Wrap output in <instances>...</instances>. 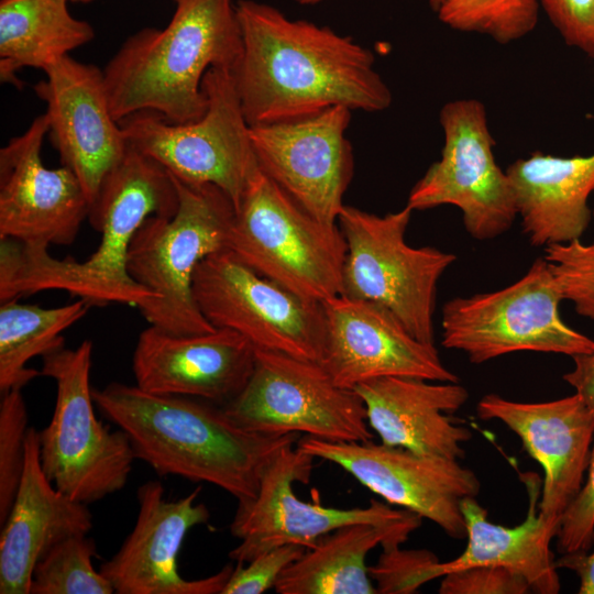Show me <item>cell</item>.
<instances>
[{
  "instance_id": "cell-1",
  "label": "cell",
  "mask_w": 594,
  "mask_h": 594,
  "mask_svg": "<svg viewBox=\"0 0 594 594\" xmlns=\"http://www.w3.org/2000/svg\"><path fill=\"white\" fill-rule=\"evenodd\" d=\"M242 53L232 70L250 125L307 117L333 107L386 110L393 95L374 54L329 26L288 18L255 0L235 2Z\"/></svg>"
},
{
  "instance_id": "cell-2",
  "label": "cell",
  "mask_w": 594,
  "mask_h": 594,
  "mask_svg": "<svg viewBox=\"0 0 594 594\" xmlns=\"http://www.w3.org/2000/svg\"><path fill=\"white\" fill-rule=\"evenodd\" d=\"M178 205L173 176L129 145L89 206L88 220L101 233L97 250L82 262L58 260L46 246L0 238V301L58 289L91 306L120 302L139 308L156 295L130 276V244L148 217L170 218Z\"/></svg>"
},
{
  "instance_id": "cell-3",
  "label": "cell",
  "mask_w": 594,
  "mask_h": 594,
  "mask_svg": "<svg viewBox=\"0 0 594 594\" xmlns=\"http://www.w3.org/2000/svg\"><path fill=\"white\" fill-rule=\"evenodd\" d=\"M99 411L124 431L135 459L160 475L216 485L239 503L253 499L264 471L300 433L263 435L235 425L221 406L110 383L92 388Z\"/></svg>"
},
{
  "instance_id": "cell-4",
  "label": "cell",
  "mask_w": 594,
  "mask_h": 594,
  "mask_svg": "<svg viewBox=\"0 0 594 594\" xmlns=\"http://www.w3.org/2000/svg\"><path fill=\"white\" fill-rule=\"evenodd\" d=\"M163 29L129 36L103 70L109 106L121 120L156 112L175 124L200 119L207 110L202 79L216 67L233 70L242 35L233 0H174Z\"/></svg>"
},
{
  "instance_id": "cell-5",
  "label": "cell",
  "mask_w": 594,
  "mask_h": 594,
  "mask_svg": "<svg viewBox=\"0 0 594 594\" xmlns=\"http://www.w3.org/2000/svg\"><path fill=\"white\" fill-rule=\"evenodd\" d=\"M173 178L179 199L176 213L152 216L141 224L129 248L127 268L156 295L139 307L151 326L174 334L206 333L217 328L196 304L194 274L204 258L227 250L235 209L215 185Z\"/></svg>"
},
{
  "instance_id": "cell-6",
  "label": "cell",
  "mask_w": 594,
  "mask_h": 594,
  "mask_svg": "<svg viewBox=\"0 0 594 594\" xmlns=\"http://www.w3.org/2000/svg\"><path fill=\"white\" fill-rule=\"evenodd\" d=\"M227 250L304 299L341 295L346 243L339 226L315 219L261 168L235 209Z\"/></svg>"
},
{
  "instance_id": "cell-7",
  "label": "cell",
  "mask_w": 594,
  "mask_h": 594,
  "mask_svg": "<svg viewBox=\"0 0 594 594\" xmlns=\"http://www.w3.org/2000/svg\"><path fill=\"white\" fill-rule=\"evenodd\" d=\"M94 344L55 349L42 356L41 375L56 384L50 424L37 431L42 469L57 490L90 504L122 490L135 459L128 436L111 431L94 410L90 369Z\"/></svg>"
},
{
  "instance_id": "cell-8",
  "label": "cell",
  "mask_w": 594,
  "mask_h": 594,
  "mask_svg": "<svg viewBox=\"0 0 594 594\" xmlns=\"http://www.w3.org/2000/svg\"><path fill=\"white\" fill-rule=\"evenodd\" d=\"M413 210L374 215L343 206L338 226L346 243L341 295L392 311L418 340L435 344L437 286L455 254L406 242Z\"/></svg>"
},
{
  "instance_id": "cell-9",
  "label": "cell",
  "mask_w": 594,
  "mask_h": 594,
  "mask_svg": "<svg viewBox=\"0 0 594 594\" xmlns=\"http://www.w3.org/2000/svg\"><path fill=\"white\" fill-rule=\"evenodd\" d=\"M205 114L175 124L152 111L119 122L128 143L161 164L174 177L211 184L224 191L237 209L258 164L232 72L212 67L202 79Z\"/></svg>"
},
{
  "instance_id": "cell-10",
  "label": "cell",
  "mask_w": 594,
  "mask_h": 594,
  "mask_svg": "<svg viewBox=\"0 0 594 594\" xmlns=\"http://www.w3.org/2000/svg\"><path fill=\"white\" fill-rule=\"evenodd\" d=\"M562 300L548 261L539 257L502 289L447 301L441 344L465 353L474 364L521 351L571 358L594 352V340L562 320Z\"/></svg>"
},
{
  "instance_id": "cell-11",
  "label": "cell",
  "mask_w": 594,
  "mask_h": 594,
  "mask_svg": "<svg viewBox=\"0 0 594 594\" xmlns=\"http://www.w3.org/2000/svg\"><path fill=\"white\" fill-rule=\"evenodd\" d=\"M241 393L222 406L239 427L263 435L306 433L336 442L373 439L360 396L316 362L256 349Z\"/></svg>"
},
{
  "instance_id": "cell-12",
  "label": "cell",
  "mask_w": 594,
  "mask_h": 594,
  "mask_svg": "<svg viewBox=\"0 0 594 594\" xmlns=\"http://www.w3.org/2000/svg\"><path fill=\"white\" fill-rule=\"evenodd\" d=\"M194 297L217 329L243 336L256 349L320 363L324 344L322 304L304 299L260 275L230 250L197 266Z\"/></svg>"
},
{
  "instance_id": "cell-13",
  "label": "cell",
  "mask_w": 594,
  "mask_h": 594,
  "mask_svg": "<svg viewBox=\"0 0 594 594\" xmlns=\"http://www.w3.org/2000/svg\"><path fill=\"white\" fill-rule=\"evenodd\" d=\"M444 143L411 188L413 211L451 205L460 209L466 232L475 240L495 239L508 231L517 216L506 170L496 163L487 112L477 99H458L440 110Z\"/></svg>"
},
{
  "instance_id": "cell-14",
  "label": "cell",
  "mask_w": 594,
  "mask_h": 594,
  "mask_svg": "<svg viewBox=\"0 0 594 594\" xmlns=\"http://www.w3.org/2000/svg\"><path fill=\"white\" fill-rule=\"evenodd\" d=\"M296 446L315 459L337 464L388 504L433 521L449 537H466L461 502L476 497L481 482L458 460L372 440L336 442L306 436Z\"/></svg>"
},
{
  "instance_id": "cell-15",
  "label": "cell",
  "mask_w": 594,
  "mask_h": 594,
  "mask_svg": "<svg viewBox=\"0 0 594 594\" xmlns=\"http://www.w3.org/2000/svg\"><path fill=\"white\" fill-rule=\"evenodd\" d=\"M351 110L333 107L307 117L250 125L258 167L299 207L337 226L353 174L345 136Z\"/></svg>"
},
{
  "instance_id": "cell-16",
  "label": "cell",
  "mask_w": 594,
  "mask_h": 594,
  "mask_svg": "<svg viewBox=\"0 0 594 594\" xmlns=\"http://www.w3.org/2000/svg\"><path fill=\"white\" fill-rule=\"evenodd\" d=\"M315 458L295 446L284 448L270 463L261 479L257 495L239 503L230 525L240 541L229 557L237 563H248L256 556L283 544L314 548L318 540L343 526L371 522L392 524L410 510H397L371 499L367 507H326L316 501L299 499L294 483H308Z\"/></svg>"
},
{
  "instance_id": "cell-17",
  "label": "cell",
  "mask_w": 594,
  "mask_h": 594,
  "mask_svg": "<svg viewBox=\"0 0 594 594\" xmlns=\"http://www.w3.org/2000/svg\"><path fill=\"white\" fill-rule=\"evenodd\" d=\"M324 344L320 365L334 384L352 389L384 376L459 382L435 344L414 337L387 308L338 295L322 302Z\"/></svg>"
},
{
  "instance_id": "cell-18",
  "label": "cell",
  "mask_w": 594,
  "mask_h": 594,
  "mask_svg": "<svg viewBox=\"0 0 594 594\" xmlns=\"http://www.w3.org/2000/svg\"><path fill=\"white\" fill-rule=\"evenodd\" d=\"M46 134L43 113L0 150V238L46 248L69 245L88 218L89 201L70 168L44 165Z\"/></svg>"
},
{
  "instance_id": "cell-19",
  "label": "cell",
  "mask_w": 594,
  "mask_h": 594,
  "mask_svg": "<svg viewBox=\"0 0 594 594\" xmlns=\"http://www.w3.org/2000/svg\"><path fill=\"white\" fill-rule=\"evenodd\" d=\"M201 487L168 501L158 481L138 490L139 514L119 551L100 566L118 594H221L234 566L228 564L204 579H184L177 556L187 532L206 524L210 513L195 504Z\"/></svg>"
},
{
  "instance_id": "cell-20",
  "label": "cell",
  "mask_w": 594,
  "mask_h": 594,
  "mask_svg": "<svg viewBox=\"0 0 594 594\" xmlns=\"http://www.w3.org/2000/svg\"><path fill=\"white\" fill-rule=\"evenodd\" d=\"M43 72L45 79L33 88L46 105L51 141L62 165L79 179L90 206L129 146L111 113L103 70L68 55Z\"/></svg>"
},
{
  "instance_id": "cell-21",
  "label": "cell",
  "mask_w": 594,
  "mask_h": 594,
  "mask_svg": "<svg viewBox=\"0 0 594 594\" xmlns=\"http://www.w3.org/2000/svg\"><path fill=\"white\" fill-rule=\"evenodd\" d=\"M482 420H498L516 433L543 471L538 510L560 518L580 492L594 439V413L578 394L542 403H521L496 394L476 406Z\"/></svg>"
},
{
  "instance_id": "cell-22",
  "label": "cell",
  "mask_w": 594,
  "mask_h": 594,
  "mask_svg": "<svg viewBox=\"0 0 594 594\" xmlns=\"http://www.w3.org/2000/svg\"><path fill=\"white\" fill-rule=\"evenodd\" d=\"M254 358L251 342L230 329L174 334L150 324L139 334L132 369L135 385L145 392L222 407L244 388Z\"/></svg>"
},
{
  "instance_id": "cell-23",
  "label": "cell",
  "mask_w": 594,
  "mask_h": 594,
  "mask_svg": "<svg viewBox=\"0 0 594 594\" xmlns=\"http://www.w3.org/2000/svg\"><path fill=\"white\" fill-rule=\"evenodd\" d=\"M432 382L384 376L352 389L362 399L369 426L383 444L425 455L463 459L462 444L470 441L472 432L455 424L450 414L466 403L469 392L459 382Z\"/></svg>"
},
{
  "instance_id": "cell-24",
  "label": "cell",
  "mask_w": 594,
  "mask_h": 594,
  "mask_svg": "<svg viewBox=\"0 0 594 594\" xmlns=\"http://www.w3.org/2000/svg\"><path fill=\"white\" fill-rule=\"evenodd\" d=\"M1 527V594H30L34 568L46 552L61 540L92 528L87 504L57 490L45 475L34 427L28 429L24 469Z\"/></svg>"
},
{
  "instance_id": "cell-25",
  "label": "cell",
  "mask_w": 594,
  "mask_h": 594,
  "mask_svg": "<svg viewBox=\"0 0 594 594\" xmlns=\"http://www.w3.org/2000/svg\"><path fill=\"white\" fill-rule=\"evenodd\" d=\"M517 216L536 248L581 240L593 217L594 153L561 157L535 152L506 169Z\"/></svg>"
},
{
  "instance_id": "cell-26",
  "label": "cell",
  "mask_w": 594,
  "mask_h": 594,
  "mask_svg": "<svg viewBox=\"0 0 594 594\" xmlns=\"http://www.w3.org/2000/svg\"><path fill=\"white\" fill-rule=\"evenodd\" d=\"M522 481L528 493V513L522 522L514 527L496 525L488 520L487 512L475 499L466 497L461 510L466 527L468 544L455 559L438 562L433 578L476 565H499L522 575L531 591L557 594L560 581L550 542L557 536L559 521L539 514L540 483L537 474L527 473Z\"/></svg>"
},
{
  "instance_id": "cell-27",
  "label": "cell",
  "mask_w": 594,
  "mask_h": 594,
  "mask_svg": "<svg viewBox=\"0 0 594 594\" xmlns=\"http://www.w3.org/2000/svg\"><path fill=\"white\" fill-rule=\"evenodd\" d=\"M421 519L410 512L392 524L360 522L338 528L289 564L274 590L278 594H374L367 553L378 544H402L421 525Z\"/></svg>"
},
{
  "instance_id": "cell-28",
  "label": "cell",
  "mask_w": 594,
  "mask_h": 594,
  "mask_svg": "<svg viewBox=\"0 0 594 594\" xmlns=\"http://www.w3.org/2000/svg\"><path fill=\"white\" fill-rule=\"evenodd\" d=\"M69 0H0V79L21 88L18 70L46 69L95 38L94 28L73 16Z\"/></svg>"
},
{
  "instance_id": "cell-29",
  "label": "cell",
  "mask_w": 594,
  "mask_h": 594,
  "mask_svg": "<svg viewBox=\"0 0 594 594\" xmlns=\"http://www.w3.org/2000/svg\"><path fill=\"white\" fill-rule=\"evenodd\" d=\"M91 305L78 298L55 308L20 304L18 299L0 305V392L22 389L41 375L26 363L34 356L65 346L62 332L87 314Z\"/></svg>"
},
{
  "instance_id": "cell-30",
  "label": "cell",
  "mask_w": 594,
  "mask_h": 594,
  "mask_svg": "<svg viewBox=\"0 0 594 594\" xmlns=\"http://www.w3.org/2000/svg\"><path fill=\"white\" fill-rule=\"evenodd\" d=\"M96 554L95 541L87 534L61 540L36 563L30 594L114 593L110 581L92 565Z\"/></svg>"
},
{
  "instance_id": "cell-31",
  "label": "cell",
  "mask_w": 594,
  "mask_h": 594,
  "mask_svg": "<svg viewBox=\"0 0 594 594\" xmlns=\"http://www.w3.org/2000/svg\"><path fill=\"white\" fill-rule=\"evenodd\" d=\"M537 0H443L436 11L447 26L508 44L529 34L539 18Z\"/></svg>"
},
{
  "instance_id": "cell-32",
  "label": "cell",
  "mask_w": 594,
  "mask_h": 594,
  "mask_svg": "<svg viewBox=\"0 0 594 594\" xmlns=\"http://www.w3.org/2000/svg\"><path fill=\"white\" fill-rule=\"evenodd\" d=\"M22 389L2 394L0 403V524L12 507L25 461L28 413Z\"/></svg>"
},
{
  "instance_id": "cell-33",
  "label": "cell",
  "mask_w": 594,
  "mask_h": 594,
  "mask_svg": "<svg viewBox=\"0 0 594 594\" xmlns=\"http://www.w3.org/2000/svg\"><path fill=\"white\" fill-rule=\"evenodd\" d=\"M543 249L563 299L571 301L580 316L594 320V241L575 240Z\"/></svg>"
},
{
  "instance_id": "cell-34",
  "label": "cell",
  "mask_w": 594,
  "mask_h": 594,
  "mask_svg": "<svg viewBox=\"0 0 594 594\" xmlns=\"http://www.w3.org/2000/svg\"><path fill=\"white\" fill-rule=\"evenodd\" d=\"M438 562V557L429 550L389 546L383 548L377 562L369 566V574L378 594H411L435 580L433 566Z\"/></svg>"
},
{
  "instance_id": "cell-35",
  "label": "cell",
  "mask_w": 594,
  "mask_h": 594,
  "mask_svg": "<svg viewBox=\"0 0 594 594\" xmlns=\"http://www.w3.org/2000/svg\"><path fill=\"white\" fill-rule=\"evenodd\" d=\"M305 551L301 546L288 543L270 549L248 563H238L221 594H262L274 588L283 571Z\"/></svg>"
},
{
  "instance_id": "cell-36",
  "label": "cell",
  "mask_w": 594,
  "mask_h": 594,
  "mask_svg": "<svg viewBox=\"0 0 594 594\" xmlns=\"http://www.w3.org/2000/svg\"><path fill=\"white\" fill-rule=\"evenodd\" d=\"M594 534V439L586 480L560 518L557 549L560 554L587 551Z\"/></svg>"
},
{
  "instance_id": "cell-37",
  "label": "cell",
  "mask_w": 594,
  "mask_h": 594,
  "mask_svg": "<svg viewBox=\"0 0 594 594\" xmlns=\"http://www.w3.org/2000/svg\"><path fill=\"white\" fill-rule=\"evenodd\" d=\"M532 592L528 581L517 572L499 565H476L442 576L440 594H526Z\"/></svg>"
},
{
  "instance_id": "cell-38",
  "label": "cell",
  "mask_w": 594,
  "mask_h": 594,
  "mask_svg": "<svg viewBox=\"0 0 594 594\" xmlns=\"http://www.w3.org/2000/svg\"><path fill=\"white\" fill-rule=\"evenodd\" d=\"M563 41L594 59V0H537Z\"/></svg>"
},
{
  "instance_id": "cell-39",
  "label": "cell",
  "mask_w": 594,
  "mask_h": 594,
  "mask_svg": "<svg viewBox=\"0 0 594 594\" xmlns=\"http://www.w3.org/2000/svg\"><path fill=\"white\" fill-rule=\"evenodd\" d=\"M574 367L562 378L571 385L584 404L594 413V352L572 358Z\"/></svg>"
},
{
  "instance_id": "cell-40",
  "label": "cell",
  "mask_w": 594,
  "mask_h": 594,
  "mask_svg": "<svg viewBox=\"0 0 594 594\" xmlns=\"http://www.w3.org/2000/svg\"><path fill=\"white\" fill-rule=\"evenodd\" d=\"M556 565L558 569H566L575 573L580 582V594H594V550L561 554L556 560Z\"/></svg>"
},
{
  "instance_id": "cell-41",
  "label": "cell",
  "mask_w": 594,
  "mask_h": 594,
  "mask_svg": "<svg viewBox=\"0 0 594 594\" xmlns=\"http://www.w3.org/2000/svg\"><path fill=\"white\" fill-rule=\"evenodd\" d=\"M300 6H314L327 0H295Z\"/></svg>"
},
{
  "instance_id": "cell-42",
  "label": "cell",
  "mask_w": 594,
  "mask_h": 594,
  "mask_svg": "<svg viewBox=\"0 0 594 594\" xmlns=\"http://www.w3.org/2000/svg\"><path fill=\"white\" fill-rule=\"evenodd\" d=\"M443 0H428L430 8L436 12Z\"/></svg>"
},
{
  "instance_id": "cell-43",
  "label": "cell",
  "mask_w": 594,
  "mask_h": 594,
  "mask_svg": "<svg viewBox=\"0 0 594 594\" xmlns=\"http://www.w3.org/2000/svg\"><path fill=\"white\" fill-rule=\"evenodd\" d=\"M73 1H75V2H82V3H87V2H90V1H92V0H73Z\"/></svg>"
},
{
  "instance_id": "cell-44",
  "label": "cell",
  "mask_w": 594,
  "mask_h": 594,
  "mask_svg": "<svg viewBox=\"0 0 594 594\" xmlns=\"http://www.w3.org/2000/svg\"><path fill=\"white\" fill-rule=\"evenodd\" d=\"M594 195V194H593ZM592 212H593V218H594V205H593V208H592Z\"/></svg>"
},
{
  "instance_id": "cell-45",
  "label": "cell",
  "mask_w": 594,
  "mask_h": 594,
  "mask_svg": "<svg viewBox=\"0 0 594 594\" xmlns=\"http://www.w3.org/2000/svg\"><path fill=\"white\" fill-rule=\"evenodd\" d=\"M69 1H73V0H69Z\"/></svg>"
}]
</instances>
